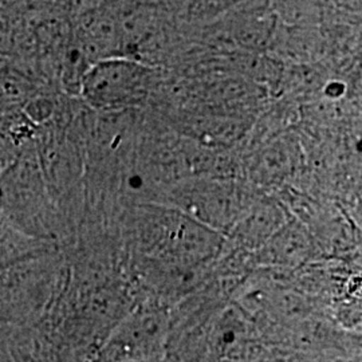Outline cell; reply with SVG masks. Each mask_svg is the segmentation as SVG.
<instances>
[{
    "mask_svg": "<svg viewBox=\"0 0 362 362\" xmlns=\"http://www.w3.org/2000/svg\"><path fill=\"white\" fill-rule=\"evenodd\" d=\"M272 263L279 266H293L303 262L309 254V240L296 226L276 230L269 239L267 248Z\"/></svg>",
    "mask_w": 362,
    "mask_h": 362,
    "instance_id": "5",
    "label": "cell"
},
{
    "mask_svg": "<svg viewBox=\"0 0 362 362\" xmlns=\"http://www.w3.org/2000/svg\"><path fill=\"white\" fill-rule=\"evenodd\" d=\"M284 362H337L334 360L329 358H321V357H306V356H297V357H290L288 360Z\"/></svg>",
    "mask_w": 362,
    "mask_h": 362,
    "instance_id": "7",
    "label": "cell"
},
{
    "mask_svg": "<svg viewBox=\"0 0 362 362\" xmlns=\"http://www.w3.org/2000/svg\"><path fill=\"white\" fill-rule=\"evenodd\" d=\"M149 250L163 264L191 269L219 250L218 231L179 211L151 215Z\"/></svg>",
    "mask_w": 362,
    "mask_h": 362,
    "instance_id": "1",
    "label": "cell"
},
{
    "mask_svg": "<svg viewBox=\"0 0 362 362\" xmlns=\"http://www.w3.org/2000/svg\"><path fill=\"white\" fill-rule=\"evenodd\" d=\"M207 356L211 362H248L258 356V338L250 317L230 306L208 326Z\"/></svg>",
    "mask_w": 362,
    "mask_h": 362,
    "instance_id": "4",
    "label": "cell"
},
{
    "mask_svg": "<svg viewBox=\"0 0 362 362\" xmlns=\"http://www.w3.org/2000/svg\"><path fill=\"white\" fill-rule=\"evenodd\" d=\"M30 362H52L50 360H47V358H39V360H31Z\"/></svg>",
    "mask_w": 362,
    "mask_h": 362,
    "instance_id": "8",
    "label": "cell"
},
{
    "mask_svg": "<svg viewBox=\"0 0 362 362\" xmlns=\"http://www.w3.org/2000/svg\"><path fill=\"white\" fill-rule=\"evenodd\" d=\"M151 83V69L129 58L98 59L81 82L86 101L100 110H121L140 104Z\"/></svg>",
    "mask_w": 362,
    "mask_h": 362,
    "instance_id": "3",
    "label": "cell"
},
{
    "mask_svg": "<svg viewBox=\"0 0 362 362\" xmlns=\"http://www.w3.org/2000/svg\"><path fill=\"white\" fill-rule=\"evenodd\" d=\"M170 320L164 308L148 305L122 317L98 351V362H157L165 353Z\"/></svg>",
    "mask_w": 362,
    "mask_h": 362,
    "instance_id": "2",
    "label": "cell"
},
{
    "mask_svg": "<svg viewBox=\"0 0 362 362\" xmlns=\"http://www.w3.org/2000/svg\"><path fill=\"white\" fill-rule=\"evenodd\" d=\"M278 219V214L269 206L255 208L243 223V239L250 243H259L262 239H270L272 233L278 230L274 224Z\"/></svg>",
    "mask_w": 362,
    "mask_h": 362,
    "instance_id": "6",
    "label": "cell"
}]
</instances>
